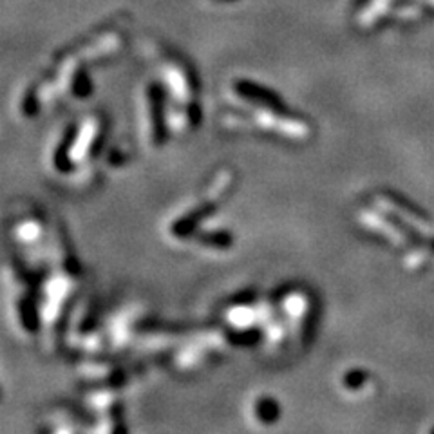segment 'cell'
Listing matches in <instances>:
<instances>
[{
    "instance_id": "cell-1",
    "label": "cell",
    "mask_w": 434,
    "mask_h": 434,
    "mask_svg": "<svg viewBox=\"0 0 434 434\" xmlns=\"http://www.w3.org/2000/svg\"><path fill=\"white\" fill-rule=\"evenodd\" d=\"M148 118H147V138L148 141L158 147V144H161L163 139V130H161V103L158 101V98H150L148 100Z\"/></svg>"
},
{
    "instance_id": "cell-2",
    "label": "cell",
    "mask_w": 434,
    "mask_h": 434,
    "mask_svg": "<svg viewBox=\"0 0 434 434\" xmlns=\"http://www.w3.org/2000/svg\"><path fill=\"white\" fill-rule=\"evenodd\" d=\"M277 404H273L272 400H268V398H259L255 404H253V415L257 418V422L261 424H266V422H273V409H277Z\"/></svg>"
}]
</instances>
